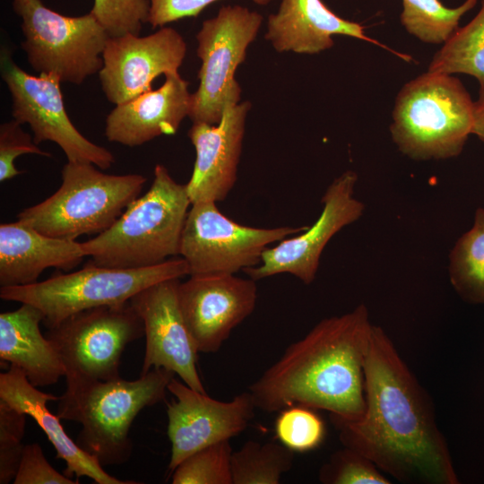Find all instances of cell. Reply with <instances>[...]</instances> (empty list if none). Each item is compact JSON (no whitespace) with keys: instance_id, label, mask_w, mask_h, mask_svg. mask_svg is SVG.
<instances>
[{"instance_id":"6da1fadb","label":"cell","mask_w":484,"mask_h":484,"mask_svg":"<svg viewBox=\"0 0 484 484\" xmlns=\"http://www.w3.org/2000/svg\"><path fill=\"white\" fill-rule=\"evenodd\" d=\"M364 378L362 416L354 421L331 419L343 446L366 455L400 482L459 484L429 394L376 324Z\"/></svg>"},{"instance_id":"7a4b0ae2","label":"cell","mask_w":484,"mask_h":484,"mask_svg":"<svg viewBox=\"0 0 484 484\" xmlns=\"http://www.w3.org/2000/svg\"><path fill=\"white\" fill-rule=\"evenodd\" d=\"M373 327L365 304L321 320L249 385L256 409L277 412L303 405L328 411L331 419H359Z\"/></svg>"},{"instance_id":"3957f363","label":"cell","mask_w":484,"mask_h":484,"mask_svg":"<svg viewBox=\"0 0 484 484\" xmlns=\"http://www.w3.org/2000/svg\"><path fill=\"white\" fill-rule=\"evenodd\" d=\"M175 375L160 367L132 381L65 378L56 414L82 425L75 442L102 466L123 464L133 452V421L142 410L164 400Z\"/></svg>"},{"instance_id":"277c9868","label":"cell","mask_w":484,"mask_h":484,"mask_svg":"<svg viewBox=\"0 0 484 484\" xmlns=\"http://www.w3.org/2000/svg\"><path fill=\"white\" fill-rule=\"evenodd\" d=\"M191 201L186 184L157 164L150 189L134 200L107 230L82 243L91 261L110 268H143L179 255Z\"/></svg>"},{"instance_id":"5b68a950","label":"cell","mask_w":484,"mask_h":484,"mask_svg":"<svg viewBox=\"0 0 484 484\" xmlns=\"http://www.w3.org/2000/svg\"><path fill=\"white\" fill-rule=\"evenodd\" d=\"M473 107L459 79L428 71L399 91L390 126L393 141L412 160L456 157L472 134Z\"/></svg>"},{"instance_id":"8992f818","label":"cell","mask_w":484,"mask_h":484,"mask_svg":"<svg viewBox=\"0 0 484 484\" xmlns=\"http://www.w3.org/2000/svg\"><path fill=\"white\" fill-rule=\"evenodd\" d=\"M97 168L91 163L67 161L59 188L41 203L20 212L17 220L47 236L71 240L107 230L139 196L146 177L110 175Z\"/></svg>"},{"instance_id":"52a82bcc","label":"cell","mask_w":484,"mask_h":484,"mask_svg":"<svg viewBox=\"0 0 484 484\" xmlns=\"http://www.w3.org/2000/svg\"><path fill=\"white\" fill-rule=\"evenodd\" d=\"M186 275L188 267L182 257L143 268H110L90 261L76 272H56L30 285L1 287L0 298L36 307L44 315L42 323L50 329L75 313L128 302L157 282Z\"/></svg>"},{"instance_id":"ba28073f","label":"cell","mask_w":484,"mask_h":484,"mask_svg":"<svg viewBox=\"0 0 484 484\" xmlns=\"http://www.w3.org/2000/svg\"><path fill=\"white\" fill-rule=\"evenodd\" d=\"M12 5L22 20V48L36 72L77 85L99 73L110 36L91 12L66 16L42 0H12Z\"/></svg>"},{"instance_id":"9c48e42d","label":"cell","mask_w":484,"mask_h":484,"mask_svg":"<svg viewBox=\"0 0 484 484\" xmlns=\"http://www.w3.org/2000/svg\"><path fill=\"white\" fill-rule=\"evenodd\" d=\"M263 20L256 11L225 5L215 16L203 22L196 34V54L202 61L199 85L191 94L188 115L193 123L216 125L229 105L241 101L236 70L245 61Z\"/></svg>"},{"instance_id":"30bf717a","label":"cell","mask_w":484,"mask_h":484,"mask_svg":"<svg viewBox=\"0 0 484 484\" xmlns=\"http://www.w3.org/2000/svg\"><path fill=\"white\" fill-rule=\"evenodd\" d=\"M144 334L143 322L130 301L75 313L48 329L65 368V378L108 381L120 377L125 347Z\"/></svg>"},{"instance_id":"8fae6325","label":"cell","mask_w":484,"mask_h":484,"mask_svg":"<svg viewBox=\"0 0 484 484\" xmlns=\"http://www.w3.org/2000/svg\"><path fill=\"white\" fill-rule=\"evenodd\" d=\"M306 227L254 228L225 216L215 202L191 204L179 255L188 275H226L256 266L268 246L297 235Z\"/></svg>"},{"instance_id":"7c38bea8","label":"cell","mask_w":484,"mask_h":484,"mask_svg":"<svg viewBox=\"0 0 484 484\" xmlns=\"http://www.w3.org/2000/svg\"><path fill=\"white\" fill-rule=\"evenodd\" d=\"M0 68L11 95L12 116L20 124L30 125L37 144L47 141L56 143L68 161L91 163L100 169L113 165L114 155L87 139L72 123L58 77L28 73L13 62L5 48L1 51Z\"/></svg>"},{"instance_id":"4fadbf2b","label":"cell","mask_w":484,"mask_h":484,"mask_svg":"<svg viewBox=\"0 0 484 484\" xmlns=\"http://www.w3.org/2000/svg\"><path fill=\"white\" fill-rule=\"evenodd\" d=\"M357 181L358 175L351 169L337 177L322 197L323 209L315 222L303 233L266 248L258 265L244 270L247 276L256 281L290 273L306 285L312 283L325 246L336 233L364 213L365 204L354 195Z\"/></svg>"},{"instance_id":"5bb4252c","label":"cell","mask_w":484,"mask_h":484,"mask_svg":"<svg viewBox=\"0 0 484 484\" xmlns=\"http://www.w3.org/2000/svg\"><path fill=\"white\" fill-rule=\"evenodd\" d=\"M168 391L176 398L167 404L170 472L193 453L242 433L256 409L248 391L229 402H221L175 378L169 382Z\"/></svg>"},{"instance_id":"9a60e30c","label":"cell","mask_w":484,"mask_h":484,"mask_svg":"<svg viewBox=\"0 0 484 484\" xmlns=\"http://www.w3.org/2000/svg\"><path fill=\"white\" fill-rule=\"evenodd\" d=\"M186 43L175 29L163 26L147 36L128 33L109 37L99 72L102 91L115 105L152 90L158 76L178 73Z\"/></svg>"},{"instance_id":"2e32d148","label":"cell","mask_w":484,"mask_h":484,"mask_svg":"<svg viewBox=\"0 0 484 484\" xmlns=\"http://www.w3.org/2000/svg\"><path fill=\"white\" fill-rule=\"evenodd\" d=\"M179 279L157 282L129 301L143 322L145 353L141 375L166 368L192 389L206 393L196 367L198 350L180 311Z\"/></svg>"},{"instance_id":"e0dca14e","label":"cell","mask_w":484,"mask_h":484,"mask_svg":"<svg viewBox=\"0 0 484 484\" xmlns=\"http://www.w3.org/2000/svg\"><path fill=\"white\" fill-rule=\"evenodd\" d=\"M177 298L197 350L213 353L255 310L257 286L235 274L190 276L179 282Z\"/></svg>"},{"instance_id":"ac0fdd59","label":"cell","mask_w":484,"mask_h":484,"mask_svg":"<svg viewBox=\"0 0 484 484\" xmlns=\"http://www.w3.org/2000/svg\"><path fill=\"white\" fill-rule=\"evenodd\" d=\"M248 100L229 105L216 125L193 123L188 137L195 150L192 176L186 184L191 204L223 201L235 186Z\"/></svg>"},{"instance_id":"d6986e66","label":"cell","mask_w":484,"mask_h":484,"mask_svg":"<svg viewBox=\"0 0 484 484\" xmlns=\"http://www.w3.org/2000/svg\"><path fill=\"white\" fill-rule=\"evenodd\" d=\"M188 82L179 73L165 75L164 83L116 107L107 116L108 141L136 147L163 134H174L190 111Z\"/></svg>"},{"instance_id":"ffe728a7","label":"cell","mask_w":484,"mask_h":484,"mask_svg":"<svg viewBox=\"0 0 484 484\" xmlns=\"http://www.w3.org/2000/svg\"><path fill=\"white\" fill-rule=\"evenodd\" d=\"M0 399L11 407L32 418L54 446L56 459L65 462L64 474L69 478L88 477L98 484H135L122 480L108 473L99 461L82 450L65 431L60 418L53 414L47 404L58 401L51 393L41 392L34 386L24 373L11 366L0 374Z\"/></svg>"},{"instance_id":"44dd1931","label":"cell","mask_w":484,"mask_h":484,"mask_svg":"<svg viewBox=\"0 0 484 484\" xmlns=\"http://www.w3.org/2000/svg\"><path fill=\"white\" fill-rule=\"evenodd\" d=\"M87 256L82 243L47 236L16 220L0 225V285L38 282L47 268L70 272Z\"/></svg>"},{"instance_id":"7402d4cb","label":"cell","mask_w":484,"mask_h":484,"mask_svg":"<svg viewBox=\"0 0 484 484\" xmlns=\"http://www.w3.org/2000/svg\"><path fill=\"white\" fill-rule=\"evenodd\" d=\"M333 35L374 42L364 27L333 13L322 0H281L268 16L264 38L275 51L314 55L331 48Z\"/></svg>"},{"instance_id":"603a6c76","label":"cell","mask_w":484,"mask_h":484,"mask_svg":"<svg viewBox=\"0 0 484 484\" xmlns=\"http://www.w3.org/2000/svg\"><path fill=\"white\" fill-rule=\"evenodd\" d=\"M44 315L22 303L0 314V359L20 368L36 387L56 384L65 376V366L51 341L41 333Z\"/></svg>"},{"instance_id":"cb8c5ba5","label":"cell","mask_w":484,"mask_h":484,"mask_svg":"<svg viewBox=\"0 0 484 484\" xmlns=\"http://www.w3.org/2000/svg\"><path fill=\"white\" fill-rule=\"evenodd\" d=\"M448 273L454 290L463 301L484 305V208L476 210L472 227L451 250Z\"/></svg>"},{"instance_id":"d4e9b609","label":"cell","mask_w":484,"mask_h":484,"mask_svg":"<svg viewBox=\"0 0 484 484\" xmlns=\"http://www.w3.org/2000/svg\"><path fill=\"white\" fill-rule=\"evenodd\" d=\"M428 72L465 73L484 82V0L476 16L444 42L433 56Z\"/></svg>"},{"instance_id":"484cf974","label":"cell","mask_w":484,"mask_h":484,"mask_svg":"<svg viewBox=\"0 0 484 484\" xmlns=\"http://www.w3.org/2000/svg\"><path fill=\"white\" fill-rule=\"evenodd\" d=\"M293 460L294 452L281 443L247 441L232 453L233 484H279Z\"/></svg>"},{"instance_id":"4316f807","label":"cell","mask_w":484,"mask_h":484,"mask_svg":"<svg viewBox=\"0 0 484 484\" xmlns=\"http://www.w3.org/2000/svg\"><path fill=\"white\" fill-rule=\"evenodd\" d=\"M476 3L466 0L458 7L448 8L440 0H402L401 22L410 34L425 43H444Z\"/></svg>"},{"instance_id":"83f0119b","label":"cell","mask_w":484,"mask_h":484,"mask_svg":"<svg viewBox=\"0 0 484 484\" xmlns=\"http://www.w3.org/2000/svg\"><path fill=\"white\" fill-rule=\"evenodd\" d=\"M229 440L203 447L185 458L172 471L173 484H233Z\"/></svg>"},{"instance_id":"f1b7e54d","label":"cell","mask_w":484,"mask_h":484,"mask_svg":"<svg viewBox=\"0 0 484 484\" xmlns=\"http://www.w3.org/2000/svg\"><path fill=\"white\" fill-rule=\"evenodd\" d=\"M315 411L303 405H291L281 410L274 428L280 443L294 453H307L320 446L326 428Z\"/></svg>"},{"instance_id":"f546056e","label":"cell","mask_w":484,"mask_h":484,"mask_svg":"<svg viewBox=\"0 0 484 484\" xmlns=\"http://www.w3.org/2000/svg\"><path fill=\"white\" fill-rule=\"evenodd\" d=\"M323 484H390V480L366 455L343 446L333 452L319 469Z\"/></svg>"},{"instance_id":"4dcf8cb0","label":"cell","mask_w":484,"mask_h":484,"mask_svg":"<svg viewBox=\"0 0 484 484\" xmlns=\"http://www.w3.org/2000/svg\"><path fill=\"white\" fill-rule=\"evenodd\" d=\"M149 11V0H94L91 13L110 37H117L139 35Z\"/></svg>"},{"instance_id":"1f68e13d","label":"cell","mask_w":484,"mask_h":484,"mask_svg":"<svg viewBox=\"0 0 484 484\" xmlns=\"http://www.w3.org/2000/svg\"><path fill=\"white\" fill-rule=\"evenodd\" d=\"M26 414L0 399V483L13 481L25 445Z\"/></svg>"},{"instance_id":"d6a6232c","label":"cell","mask_w":484,"mask_h":484,"mask_svg":"<svg viewBox=\"0 0 484 484\" xmlns=\"http://www.w3.org/2000/svg\"><path fill=\"white\" fill-rule=\"evenodd\" d=\"M24 154L51 157L41 150L22 124L13 119L0 125V181L4 182L21 174L14 166L16 158Z\"/></svg>"},{"instance_id":"836d02e7","label":"cell","mask_w":484,"mask_h":484,"mask_svg":"<svg viewBox=\"0 0 484 484\" xmlns=\"http://www.w3.org/2000/svg\"><path fill=\"white\" fill-rule=\"evenodd\" d=\"M13 483L77 484L79 481L56 471L44 456L41 446L32 443L24 445Z\"/></svg>"},{"instance_id":"e575fe53","label":"cell","mask_w":484,"mask_h":484,"mask_svg":"<svg viewBox=\"0 0 484 484\" xmlns=\"http://www.w3.org/2000/svg\"><path fill=\"white\" fill-rule=\"evenodd\" d=\"M219 0H149L148 23L154 29L188 17L199 15L207 6ZM267 5L273 0H251Z\"/></svg>"},{"instance_id":"d590c367","label":"cell","mask_w":484,"mask_h":484,"mask_svg":"<svg viewBox=\"0 0 484 484\" xmlns=\"http://www.w3.org/2000/svg\"><path fill=\"white\" fill-rule=\"evenodd\" d=\"M472 134L484 142V82H480L479 97L474 101Z\"/></svg>"}]
</instances>
